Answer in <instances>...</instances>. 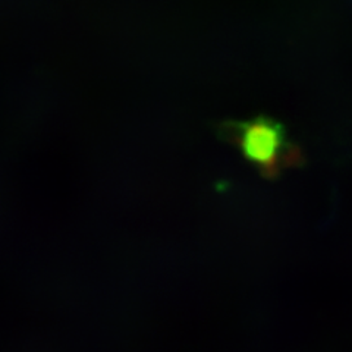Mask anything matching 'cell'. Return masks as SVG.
Listing matches in <instances>:
<instances>
[{
	"label": "cell",
	"instance_id": "cell-1",
	"mask_svg": "<svg viewBox=\"0 0 352 352\" xmlns=\"http://www.w3.org/2000/svg\"><path fill=\"white\" fill-rule=\"evenodd\" d=\"M241 146L245 156L269 173L276 172L283 157L282 131L269 122H256L242 131Z\"/></svg>",
	"mask_w": 352,
	"mask_h": 352
}]
</instances>
